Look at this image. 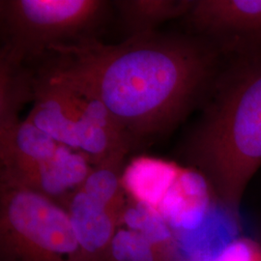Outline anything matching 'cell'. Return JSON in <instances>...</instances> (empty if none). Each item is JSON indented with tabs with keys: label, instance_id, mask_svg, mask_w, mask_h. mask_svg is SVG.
<instances>
[{
	"label": "cell",
	"instance_id": "16",
	"mask_svg": "<svg viewBox=\"0 0 261 261\" xmlns=\"http://www.w3.org/2000/svg\"><path fill=\"white\" fill-rule=\"evenodd\" d=\"M198 261H261V245L251 236L237 235L210 256Z\"/></svg>",
	"mask_w": 261,
	"mask_h": 261
},
{
	"label": "cell",
	"instance_id": "11",
	"mask_svg": "<svg viewBox=\"0 0 261 261\" xmlns=\"http://www.w3.org/2000/svg\"><path fill=\"white\" fill-rule=\"evenodd\" d=\"M180 170L181 168L175 166L161 162H135L122 175V186L134 201L158 210L162 199Z\"/></svg>",
	"mask_w": 261,
	"mask_h": 261
},
{
	"label": "cell",
	"instance_id": "1",
	"mask_svg": "<svg viewBox=\"0 0 261 261\" xmlns=\"http://www.w3.org/2000/svg\"><path fill=\"white\" fill-rule=\"evenodd\" d=\"M225 63L203 38L157 30L117 45L95 38L51 47L32 64L100 103L132 150L200 109Z\"/></svg>",
	"mask_w": 261,
	"mask_h": 261
},
{
	"label": "cell",
	"instance_id": "7",
	"mask_svg": "<svg viewBox=\"0 0 261 261\" xmlns=\"http://www.w3.org/2000/svg\"><path fill=\"white\" fill-rule=\"evenodd\" d=\"M75 238L89 261H105L121 213L79 188L66 199Z\"/></svg>",
	"mask_w": 261,
	"mask_h": 261
},
{
	"label": "cell",
	"instance_id": "15",
	"mask_svg": "<svg viewBox=\"0 0 261 261\" xmlns=\"http://www.w3.org/2000/svg\"><path fill=\"white\" fill-rule=\"evenodd\" d=\"M168 255L143 235L132 229L117 228L109 248V261H166Z\"/></svg>",
	"mask_w": 261,
	"mask_h": 261
},
{
	"label": "cell",
	"instance_id": "4",
	"mask_svg": "<svg viewBox=\"0 0 261 261\" xmlns=\"http://www.w3.org/2000/svg\"><path fill=\"white\" fill-rule=\"evenodd\" d=\"M0 190V260L89 261L64 206L24 187Z\"/></svg>",
	"mask_w": 261,
	"mask_h": 261
},
{
	"label": "cell",
	"instance_id": "2",
	"mask_svg": "<svg viewBox=\"0 0 261 261\" xmlns=\"http://www.w3.org/2000/svg\"><path fill=\"white\" fill-rule=\"evenodd\" d=\"M199 110L179 155L241 228L243 199L261 168V57L226 61Z\"/></svg>",
	"mask_w": 261,
	"mask_h": 261
},
{
	"label": "cell",
	"instance_id": "6",
	"mask_svg": "<svg viewBox=\"0 0 261 261\" xmlns=\"http://www.w3.org/2000/svg\"><path fill=\"white\" fill-rule=\"evenodd\" d=\"M93 168L83 154L61 145L51 159L1 172V183L24 187L58 201L82 186Z\"/></svg>",
	"mask_w": 261,
	"mask_h": 261
},
{
	"label": "cell",
	"instance_id": "17",
	"mask_svg": "<svg viewBox=\"0 0 261 261\" xmlns=\"http://www.w3.org/2000/svg\"><path fill=\"white\" fill-rule=\"evenodd\" d=\"M247 205L251 237L261 245V173L258 172L252 179L243 199Z\"/></svg>",
	"mask_w": 261,
	"mask_h": 261
},
{
	"label": "cell",
	"instance_id": "10",
	"mask_svg": "<svg viewBox=\"0 0 261 261\" xmlns=\"http://www.w3.org/2000/svg\"><path fill=\"white\" fill-rule=\"evenodd\" d=\"M194 0H116L112 6L119 15L122 28L134 37L157 31V28L169 19L183 18Z\"/></svg>",
	"mask_w": 261,
	"mask_h": 261
},
{
	"label": "cell",
	"instance_id": "5",
	"mask_svg": "<svg viewBox=\"0 0 261 261\" xmlns=\"http://www.w3.org/2000/svg\"><path fill=\"white\" fill-rule=\"evenodd\" d=\"M183 19L226 61L261 57V0H194Z\"/></svg>",
	"mask_w": 261,
	"mask_h": 261
},
{
	"label": "cell",
	"instance_id": "13",
	"mask_svg": "<svg viewBox=\"0 0 261 261\" xmlns=\"http://www.w3.org/2000/svg\"><path fill=\"white\" fill-rule=\"evenodd\" d=\"M120 224L143 235L168 256L174 252L175 232L157 209L135 201L133 205L124 207L119 220Z\"/></svg>",
	"mask_w": 261,
	"mask_h": 261
},
{
	"label": "cell",
	"instance_id": "8",
	"mask_svg": "<svg viewBox=\"0 0 261 261\" xmlns=\"http://www.w3.org/2000/svg\"><path fill=\"white\" fill-rule=\"evenodd\" d=\"M213 198L204 178L192 169L181 168L158 211L174 232L191 231L203 223Z\"/></svg>",
	"mask_w": 261,
	"mask_h": 261
},
{
	"label": "cell",
	"instance_id": "3",
	"mask_svg": "<svg viewBox=\"0 0 261 261\" xmlns=\"http://www.w3.org/2000/svg\"><path fill=\"white\" fill-rule=\"evenodd\" d=\"M112 7L103 0H1L0 56L29 64L51 47L95 39Z\"/></svg>",
	"mask_w": 261,
	"mask_h": 261
},
{
	"label": "cell",
	"instance_id": "9",
	"mask_svg": "<svg viewBox=\"0 0 261 261\" xmlns=\"http://www.w3.org/2000/svg\"><path fill=\"white\" fill-rule=\"evenodd\" d=\"M61 144L31 122L19 121L0 129L1 172H7L55 157Z\"/></svg>",
	"mask_w": 261,
	"mask_h": 261
},
{
	"label": "cell",
	"instance_id": "12",
	"mask_svg": "<svg viewBox=\"0 0 261 261\" xmlns=\"http://www.w3.org/2000/svg\"><path fill=\"white\" fill-rule=\"evenodd\" d=\"M33 100V70L0 56V129L20 121L19 112Z\"/></svg>",
	"mask_w": 261,
	"mask_h": 261
},
{
	"label": "cell",
	"instance_id": "14",
	"mask_svg": "<svg viewBox=\"0 0 261 261\" xmlns=\"http://www.w3.org/2000/svg\"><path fill=\"white\" fill-rule=\"evenodd\" d=\"M122 162L123 160H112L94 167L84 184L80 187L86 194L119 213H122L125 207L120 175Z\"/></svg>",
	"mask_w": 261,
	"mask_h": 261
}]
</instances>
